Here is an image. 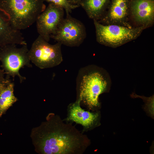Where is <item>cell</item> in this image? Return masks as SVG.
<instances>
[{
	"label": "cell",
	"mask_w": 154,
	"mask_h": 154,
	"mask_svg": "<svg viewBox=\"0 0 154 154\" xmlns=\"http://www.w3.org/2000/svg\"><path fill=\"white\" fill-rule=\"evenodd\" d=\"M31 137L35 151L40 154H82L90 143L83 132L52 113L33 129Z\"/></svg>",
	"instance_id": "cell-1"
},
{
	"label": "cell",
	"mask_w": 154,
	"mask_h": 154,
	"mask_svg": "<svg viewBox=\"0 0 154 154\" xmlns=\"http://www.w3.org/2000/svg\"><path fill=\"white\" fill-rule=\"evenodd\" d=\"M77 98L88 109L99 107V97L106 91L111 84L108 73L103 68L94 65L81 68L76 80Z\"/></svg>",
	"instance_id": "cell-2"
},
{
	"label": "cell",
	"mask_w": 154,
	"mask_h": 154,
	"mask_svg": "<svg viewBox=\"0 0 154 154\" xmlns=\"http://www.w3.org/2000/svg\"><path fill=\"white\" fill-rule=\"evenodd\" d=\"M44 0H0V11L11 26L21 31L36 22L45 9Z\"/></svg>",
	"instance_id": "cell-3"
},
{
	"label": "cell",
	"mask_w": 154,
	"mask_h": 154,
	"mask_svg": "<svg viewBox=\"0 0 154 154\" xmlns=\"http://www.w3.org/2000/svg\"><path fill=\"white\" fill-rule=\"evenodd\" d=\"M93 20L97 41L112 48L119 46L136 39L147 28L143 26L129 27L115 24H104Z\"/></svg>",
	"instance_id": "cell-4"
},
{
	"label": "cell",
	"mask_w": 154,
	"mask_h": 154,
	"mask_svg": "<svg viewBox=\"0 0 154 154\" xmlns=\"http://www.w3.org/2000/svg\"><path fill=\"white\" fill-rule=\"evenodd\" d=\"M27 44L18 47L17 45L10 44L0 48V61L1 69L6 77L13 78L17 76L21 83L26 78L19 72L21 68L26 66L31 68L32 65L28 54Z\"/></svg>",
	"instance_id": "cell-5"
},
{
	"label": "cell",
	"mask_w": 154,
	"mask_h": 154,
	"mask_svg": "<svg viewBox=\"0 0 154 154\" xmlns=\"http://www.w3.org/2000/svg\"><path fill=\"white\" fill-rule=\"evenodd\" d=\"M38 35L29 50L31 62L41 69L52 68L63 61L62 44L59 42L51 44Z\"/></svg>",
	"instance_id": "cell-6"
},
{
	"label": "cell",
	"mask_w": 154,
	"mask_h": 154,
	"mask_svg": "<svg viewBox=\"0 0 154 154\" xmlns=\"http://www.w3.org/2000/svg\"><path fill=\"white\" fill-rule=\"evenodd\" d=\"M86 36L85 27L79 20L67 14L55 34L51 37L62 44L70 46H80Z\"/></svg>",
	"instance_id": "cell-7"
},
{
	"label": "cell",
	"mask_w": 154,
	"mask_h": 154,
	"mask_svg": "<svg viewBox=\"0 0 154 154\" xmlns=\"http://www.w3.org/2000/svg\"><path fill=\"white\" fill-rule=\"evenodd\" d=\"M64 10L62 8L49 3L36 21L39 35L48 42L64 19Z\"/></svg>",
	"instance_id": "cell-8"
},
{
	"label": "cell",
	"mask_w": 154,
	"mask_h": 154,
	"mask_svg": "<svg viewBox=\"0 0 154 154\" xmlns=\"http://www.w3.org/2000/svg\"><path fill=\"white\" fill-rule=\"evenodd\" d=\"M129 0H112L107 11L98 21L104 24H115L132 27L128 23Z\"/></svg>",
	"instance_id": "cell-9"
},
{
	"label": "cell",
	"mask_w": 154,
	"mask_h": 154,
	"mask_svg": "<svg viewBox=\"0 0 154 154\" xmlns=\"http://www.w3.org/2000/svg\"><path fill=\"white\" fill-rule=\"evenodd\" d=\"M81 100L77 98L76 101L70 104L67 108V117L65 120L82 125L83 131H88L96 126L99 114L86 111L81 107Z\"/></svg>",
	"instance_id": "cell-10"
},
{
	"label": "cell",
	"mask_w": 154,
	"mask_h": 154,
	"mask_svg": "<svg viewBox=\"0 0 154 154\" xmlns=\"http://www.w3.org/2000/svg\"><path fill=\"white\" fill-rule=\"evenodd\" d=\"M129 15L139 26L146 28L154 21L153 0H133L130 3Z\"/></svg>",
	"instance_id": "cell-11"
},
{
	"label": "cell",
	"mask_w": 154,
	"mask_h": 154,
	"mask_svg": "<svg viewBox=\"0 0 154 154\" xmlns=\"http://www.w3.org/2000/svg\"><path fill=\"white\" fill-rule=\"evenodd\" d=\"M26 44L20 31L14 28L0 11V48L7 44Z\"/></svg>",
	"instance_id": "cell-12"
},
{
	"label": "cell",
	"mask_w": 154,
	"mask_h": 154,
	"mask_svg": "<svg viewBox=\"0 0 154 154\" xmlns=\"http://www.w3.org/2000/svg\"><path fill=\"white\" fill-rule=\"evenodd\" d=\"M110 0H82L80 6L85 11L88 17L98 21L105 13Z\"/></svg>",
	"instance_id": "cell-13"
},
{
	"label": "cell",
	"mask_w": 154,
	"mask_h": 154,
	"mask_svg": "<svg viewBox=\"0 0 154 154\" xmlns=\"http://www.w3.org/2000/svg\"><path fill=\"white\" fill-rule=\"evenodd\" d=\"M14 87L10 80L0 90V117L18 100L14 94Z\"/></svg>",
	"instance_id": "cell-14"
},
{
	"label": "cell",
	"mask_w": 154,
	"mask_h": 154,
	"mask_svg": "<svg viewBox=\"0 0 154 154\" xmlns=\"http://www.w3.org/2000/svg\"><path fill=\"white\" fill-rule=\"evenodd\" d=\"M49 3H52L62 8L65 11L66 14H70L73 9L79 6L71 4L68 0H44Z\"/></svg>",
	"instance_id": "cell-15"
},
{
	"label": "cell",
	"mask_w": 154,
	"mask_h": 154,
	"mask_svg": "<svg viewBox=\"0 0 154 154\" xmlns=\"http://www.w3.org/2000/svg\"><path fill=\"white\" fill-rule=\"evenodd\" d=\"M5 74L3 70L0 68V82L5 81L6 79L5 77Z\"/></svg>",
	"instance_id": "cell-16"
},
{
	"label": "cell",
	"mask_w": 154,
	"mask_h": 154,
	"mask_svg": "<svg viewBox=\"0 0 154 154\" xmlns=\"http://www.w3.org/2000/svg\"><path fill=\"white\" fill-rule=\"evenodd\" d=\"M68 1L73 5H78L80 6V4L82 0H68Z\"/></svg>",
	"instance_id": "cell-17"
},
{
	"label": "cell",
	"mask_w": 154,
	"mask_h": 154,
	"mask_svg": "<svg viewBox=\"0 0 154 154\" xmlns=\"http://www.w3.org/2000/svg\"><path fill=\"white\" fill-rule=\"evenodd\" d=\"M6 80L3 82H0V90L2 88L11 80L10 78L6 77Z\"/></svg>",
	"instance_id": "cell-18"
}]
</instances>
